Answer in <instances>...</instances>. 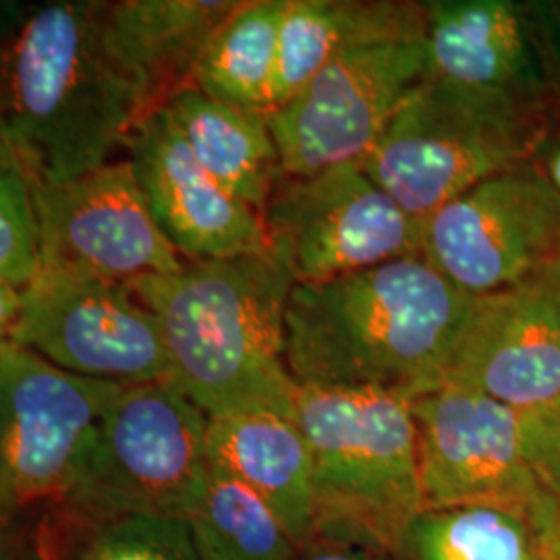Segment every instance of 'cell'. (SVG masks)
Listing matches in <instances>:
<instances>
[{
	"label": "cell",
	"mask_w": 560,
	"mask_h": 560,
	"mask_svg": "<svg viewBox=\"0 0 560 560\" xmlns=\"http://www.w3.org/2000/svg\"><path fill=\"white\" fill-rule=\"evenodd\" d=\"M208 459L268 502L300 546L314 536L312 459L295 418L266 411L210 418Z\"/></svg>",
	"instance_id": "cell-19"
},
{
	"label": "cell",
	"mask_w": 560,
	"mask_h": 560,
	"mask_svg": "<svg viewBox=\"0 0 560 560\" xmlns=\"http://www.w3.org/2000/svg\"><path fill=\"white\" fill-rule=\"evenodd\" d=\"M164 108L203 171L261 214L284 177L266 113L217 101L198 88L183 90Z\"/></svg>",
	"instance_id": "cell-20"
},
{
	"label": "cell",
	"mask_w": 560,
	"mask_h": 560,
	"mask_svg": "<svg viewBox=\"0 0 560 560\" xmlns=\"http://www.w3.org/2000/svg\"><path fill=\"white\" fill-rule=\"evenodd\" d=\"M117 386L13 342L0 351V520L40 523L69 501Z\"/></svg>",
	"instance_id": "cell-7"
},
{
	"label": "cell",
	"mask_w": 560,
	"mask_h": 560,
	"mask_svg": "<svg viewBox=\"0 0 560 560\" xmlns=\"http://www.w3.org/2000/svg\"><path fill=\"white\" fill-rule=\"evenodd\" d=\"M555 113L428 75L361 166L423 221L483 180L532 162Z\"/></svg>",
	"instance_id": "cell-5"
},
{
	"label": "cell",
	"mask_w": 560,
	"mask_h": 560,
	"mask_svg": "<svg viewBox=\"0 0 560 560\" xmlns=\"http://www.w3.org/2000/svg\"><path fill=\"white\" fill-rule=\"evenodd\" d=\"M293 560H395V557L382 546L351 536L314 534L310 540L301 544L300 552Z\"/></svg>",
	"instance_id": "cell-27"
},
{
	"label": "cell",
	"mask_w": 560,
	"mask_h": 560,
	"mask_svg": "<svg viewBox=\"0 0 560 560\" xmlns=\"http://www.w3.org/2000/svg\"><path fill=\"white\" fill-rule=\"evenodd\" d=\"M525 455L550 494L560 492V402L540 411L520 416Z\"/></svg>",
	"instance_id": "cell-26"
},
{
	"label": "cell",
	"mask_w": 560,
	"mask_h": 560,
	"mask_svg": "<svg viewBox=\"0 0 560 560\" xmlns=\"http://www.w3.org/2000/svg\"><path fill=\"white\" fill-rule=\"evenodd\" d=\"M444 382L474 388L520 416L560 402V266L471 298Z\"/></svg>",
	"instance_id": "cell-14"
},
{
	"label": "cell",
	"mask_w": 560,
	"mask_h": 560,
	"mask_svg": "<svg viewBox=\"0 0 560 560\" xmlns=\"http://www.w3.org/2000/svg\"><path fill=\"white\" fill-rule=\"evenodd\" d=\"M471 298L423 256L293 284L284 360L300 386L418 397L444 382Z\"/></svg>",
	"instance_id": "cell-1"
},
{
	"label": "cell",
	"mask_w": 560,
	"mask_h": 560,
	"mask_svg": "<svg viewBox=\"0 0 560 560\" xmlns=\"http://www.w3.org/2000/svg\"><path fill=\"white\" fill-rule=\"evenodd\" d=\"M38 532L44 560H208L187 517L59 506Z\"/></svg>",
	"instance_id": "cell-22"
},
{
	"label": "cell",
	"mask_w": 560,
	"mask_h": 560,
	"mask_svg": "<svg viewBox=\"0 0 560 560\" xmlns=\"http://www.w3.org/2000/svg\"><path fill=\"white\" fill-rule=\"evenodd\" d=\"M425 2L287 0L270 108L291 101L328 62L361 48L423 40Z\"/></svg>",
	"instance_id": "cell-18"
},
{
	"label": "cell",
	"mask_w": 560,
	"mask_h": 560,
	"mask_svg": "<svg viewBox=\"0 0 560 560\" xmlns=\"http://www.w3.org/2000/svg\"><path fill=\"white\" fill-rule=\"evenodd\" d=\"M261 219L270 249L295 284L420 256L423 243V221L384 191L361 162L284 175Z\"/></svg>",
	"instance_id": "cell-8"
},
{
	"label": "cell",
	"mask_w": 560,
	"mask_h": 560,
	"mask_svg": "<svg viewBox=\"0 0 560 560\" xmlns=\"http://www.w3.org/2000/svg\"><path fill=\"white\" fill-rule=\"evenodd\" d=\"M284 13L287 0H241L201 52L194 88L217 101L268 113Z\"/></svg>",
	"instance_id": "cell-23"
},
{
	"label": "cell",
	"mask_w": 560,
	"mask_h": 560,
	"mask_svg": "<svg viewBox=\"0 0 560 560\" xmlns=\"http://www.w3.org/2000/svg\"><path fill=\"white\" fill-rule=\"evenodd\" d=\"M106 2H46L4 60L0 133L32 180L67 183L115 162L145 110L104 36Z\"/></svg>",
	"instance_id": "cell-3"
},
{
	"label": "cell",
	"mask_w": 560,
	"mask_h": 560,
	"mask_svg": "<svg viewBox=\"0 0 560 560\" xmlns=\"http://www.w3.org/2000/svg\"><path fill=\"white\" fill-rule=\"evenodd\" d=\"M187 520L208 560H293L300 552L272 506L214 465Z\"/></svg>",
	"instance_id": "cell-24"
},
{
	"label": "cell",
	"mask_w": 560,
	"mask_h": 560,
	"mask_svg": "<svg viewBox=\"0 0 560 560\" xmlns=\"http://www.w3.org/2000/svg\"><path fill=\"white\" fill-rule=\"evenodd\" d=\"M21 291L0 280V351L11 345L20 318Z\"/></svg>",
	"instance_id": "cell-31"
},
{
	"label": "cell",
	"mask_w": 560,
	"mask_h": 560,
	"mask_svg": "<svg viewBox=\"0 0 560 560\" xmlns=\"http://www.w3.org/2000/svg\"><path fill=\"white\" fill-rule=\"evenodd\" d=\"M560 88V0H534Z\"/></svg>",
	"instance_id": "cell-30"
},
{
	"label": "cell",
	"mask_w": 560,
	"mask_h": 560,
	"mask_svg": "<svg viewBox=\"0 0 560 560\" xmlns=\"http://www.w3.org/2000/svg\"><path fill=\"white\" fill-rule=\"evenodd\" d=\"M430 75L560 108V88L534 0H425Z\"/></svg>",
	"instance_id": "cell-15"
},
{
	"label": "cell",
	"mask_w": 560,
	"mask_h": 560,
	"mask_svg": "<svg viewBox=\"0 0 560 560\" xmlns=\"http://www.w3.org/2000/svg\"><path fill=\"white\" fill-rule=\"evenodd\" d=\"M295 421L312 459L314 534L351 536L393 552L425 506L411 397L300 386Z\"/></svg>",
	"instance_id": "cell-4"
},
{
	"label": "cell",
	"mask_w": 560,
	"mask_h": 560,
	"mask_svg": "<svg viewBox=\"0 0 560 560\" xmlns=\"http://www.w3.org/2000/svg\"><path fill=\"white\" fill-rule=\"evenodd\" d=\"M552 497H555V506H552V517L548 523L546 536H548V544L552 548L555 559L560 560V492L552 494Z\"/></svg>",
	"instance_id": "cell-32"
},
{
	"label": "cell",
	"mask_w": 560,
	"mask_h": 560,
	"mask_svg": "<svg viewBox=\"0 0 560 560\" xmlns=\"http://www.w3.org/2000/svg\"><path fill=\"white\" fill-rule=\"evenodd\" d=\"M411 409L425 506H520L538 520L546 536L555 497L525 455L517 411L453 382L413 397Z\"/></svg>",
	"instance_id": "cell-12"
},
{
	"label": "cell",
	"mask_w": 560,
	"mask_h": 560,
	"mask_svg": "<svg viewBox=\"0 0 560 560\" xmlns=\"http://www.w3.org/2000/svg\"><path fill=\"white\" fill-rule=\"evenodd\" d=\"M421 256L469 298L560 266V194L527 162L423 219Z\"/></svg>",
	"instance_id": "cell-9"
},
{
	"label": "cell",
	"mask_w": 560,
	"mask_h": 560,
	"mask_svg": "<svg viewBox=\"0 0 560 560\" xmlns=\"http://www.w3.org/2000/svg\"><path fill=\"white\" fill-rule=\"evenodd\" d=\"M210 418L173 382L120 384L62 506L189 517L208 474Z\"/></svg>",
	"instance_id": "cell-6"
},
{
	"label": "cell",
	"mask_w": 560,
	"mask_h": 560,
	"mask_svg": "<svg viewBox=\"0 0 560 560\" xmlns=\"http://www.w3.org/2000/svg\"><path fill=\"white\" fill-rule=\"evenodd\" d=\"M241 0H120L104 4V36L145 115L187 88L208 42Z\"/></svg>",
	"instance_id": "cell-17"
},
{
	"label": "cell",
	"mask_w": 560,
	"mask_h": 560,
	"mask_svg": "<svg viewBox=\"0 0 560 560\" xmlns=\"http://www.w3.org/2000/svg\"><path fill=\"white\" fill-rule=\"evenodd\" d=\"M11 342L88 381L148 384L171 378L156 316L119 282L40 268L21 291Z\"/></svg>",
	"instance_id": "cell-10"
},
{
	"label": "cell",
	"mask_w": 560,
	"mask_h": 560,
	"mask_svg": "<svg viewBox=\"0 0 560 560\" xmlns=\"http://www.w3.org/2000/svg\"><path fill=\"white\" fill-rule=\"evenodd\" d=\"M395 560H555L538 520L520 506H423L402 529Z\"/></svg>",
	"instance_id": "cell-21"
},
{
	"label": "cell",
	"mask_w": 560,
	"mask_h": 560,
	"mask_svg": "<svg viewBox=\"0 0 560 560\" xmlns=\"http://www.w3.org/2000/svg\"><path fill=\"white\" fill-rule=\"evenodd\" d=\"M127 161L162 233L187 261L270 249L260 212L203 171L166 108L138 122L127 143Z\"/></svg>",
	"instance_id": "cell-16"
},
{
	"label": "cell",
	"mask_w": 560,
	"mask_h": 560,
	"mask_svg": "<svg viewBox=\"0 0 560 560\" xmlns=\"http://www.w3.org/2000/svg\"><path fill=\"white\" fill-rule=\"evenodd\" d=\"M532 164L560 194V110H557L555 117L548 122L540 143L532 156Z\"/></svg>",
	"instance_id": "cell-29"
},
{
	"label": "cell",
	"mask_w": 560,
	"mask_h": 560,
	"mask_svg": "<svg viewBox=\"0 0 560 560\" xmlns=\"http://www.w3.org/2000/svg\"><path fill=\"white\" fill-rule=\"evenodd\" d=\"M295 280L268 249L185 261L179 272L127 284L156 316L171 378L208 418H295L300 384L284 360V314Z\"/></svg>",
	"instance_id": "cell-2"
},
{
	"label": "cell",
	"mask_w": 560,
	"mask_h": 560,
	"mask_svg": "<svg viewBox=\"0 0 560 560\" xmlns=\"http://www.w3.org/2000/svg\"><path fill=\"white\" fill-rule=\"evenodd\" d=\"M428 75L425 38L370 46L328 62L291 101L266 113L284 175L363 161Z\"/></svg>",
	"instance_id": "cell-11"
},
{
	"label": "cell",
	"mask_w": 560,
	"mask_h": 560,
	"mask_svg": "<svg viewBox=\"0 0 560 560\" xmlns=\"http://www.w3.org/2000/svg\"><path fill=\"white\" fill-rule=\"evenodd\" d=\"M40 270L34 185L18 152L0 133V280L23 291Z\"/></svg>",
	"instance_id": "cell-25"
},
{
	"label": "cell",
	"mask_w": 560,
	"mask_h": 560,
	"mask_svg": "<svg viewBox=\"0 0 560 560\" xmlns=\"http://www.w3.org/2000/svg\"><path fill=\"white\" fill-rule=\"evenodd\" d=\"M0 560H44L38 523L0 520Z\"/></svg>",
	"instance_id": "cell-28"
},
{
	"label": "cell",
	"mask_w": 560,
	"mask_h": 560,
	"mask_svg": "<svg viewBox=\"0 0 560 560\" xmlns=\"http://www.w3.org/2000/svg\"><path fill=\"white\" fill-rule=\"evenodd\" d=\"M32 185L40 268L131 284L185 266L127 159L59 185Z\"/></svg>",
	"instance_id": "cell-13"
}]
</instances>
